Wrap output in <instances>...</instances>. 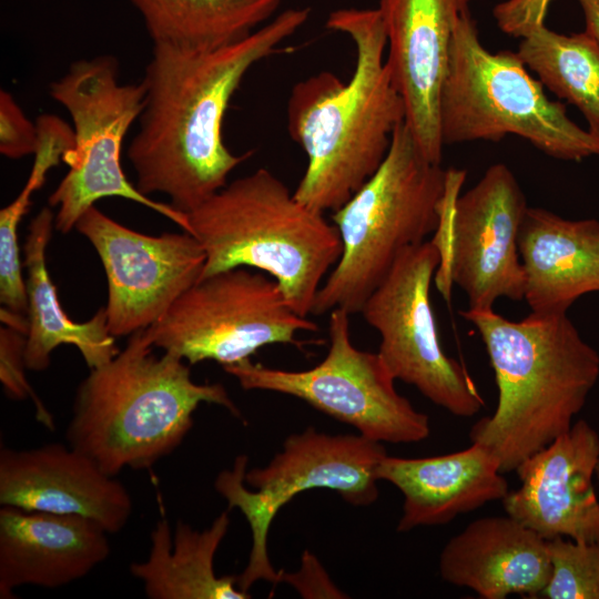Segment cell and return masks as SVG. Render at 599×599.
I'll list each match as a JSON object with an SVG mask.
<instances>
[{
	"instance_id": "6da1fadb",
	"label": "cell",
	"mask_w": 599,
	"mask_h": 599,
	"mask_svg": "<svg viewBox=\"0 0 599 599\" xmlns=\"http://www.w3.org/2000/svg\"><path fill=\"white\" fill-rule=\"evenodd\" d=\"M309 14V8L284 10L247 37L215 48L153 44L139 130L128 149L142 194H165L187 214L227 184L251 154H234L223 141L230 101L246 73Z\"/></svg>"
},
{
	"instance_id": "7a4b0ae2",
	"label": "cell",
	"mask_w": 599,
	"mask_h": 599,
	"mask_svg": "<svg viewBox=\"0 0 599 599\" xmlns=\"http://www.w3.org/2000/svg\"><path fill=\"white\" fill-rule=\"evenodd\" d=\"M325 24L353 41V74L347 82L328 71L311 75L292 88L286 108L291 139L307 159L293 193L321 213L338 210L376 172L406 116L379 9H337Z\"/></svg>"
},
{
	"instance_id": "3957f363",
	"label": "cell",
	"mask_w": 599,
	"mask_h": 599,
	"mask_svg": "<svg viewBox=\"0 0 599 599\" xmlns=\"http://www.w3.org/2000/svg\"><path fill=\"white\" fill-rule=\"evenodd\" d=\"M459 314L479 333L498 389L493 415L476 422L471 443L488 447L502 473L569 430L599 378V354L566 314L510 321L490 309Z\"/></svg>"
},
{
	"instance_id": "277c9868",
	"label": "cell",
	"mask_w": 599,
	"mask_h": 599,
	"mask_svg": "<svg viewBox=\"0 0 599 599\" xmlns=\"http://www.w3.org/2000/svg\"><path fill=\"white\" fill-rule=\"evenodd\" d=\"M154 346L145 328L79 384L65 432L68 445L115 476L149 469L171 454L193 426L201 403L241 413L222 384H199L184 359Z\"/></svg>"
},
{
	"instance_id": "5b68a950",
	"label": "cell",
	"mask_w": 599,
	"mask_h": 599,
	"mask_svg": "<svg viewBox=\"0 0 599 599\" xmlns=\"http://www.w3.org/2000/svg\"><path fill=\"white\" fill-rule=\"evenodd\" d=\"M187 220L206 256L200 278L241 266L264 272L304 317L342 254L334 223L264 167L227 183Z\"/></svg>"
},
{
	"instance_id": "8992f818",
	"label": "cell",
	"mask_w": 599,
	"mask_h": 599,
	"mask_svg": "<svg viewBox=\"0 0 599 599\" xmlns=\"http://www.w3.org/2000/svg\"><path fill=\"white\" fill-rule=\"evenodd\" d=\"M446 170L419 150L407 124L394 131L376 172L332 214L342 254L318 290L312 314L359 313L407 247L435 232Z\"/></svg>"
},
{
	"instance_id": "52a82bcc",
	"label": "cell",
	"mask_w": 599,
	"mask_h": 599,
	"mask_svg": "<svg viewBox=\"0 0 599 599\" xmlns=\"http://www.w3.org/2000/svg\"><path fill=\"white\" fill-rule=\"evenodd\" d=\"M438 118L444 145L497 142L514 134L555 159L599 156V138L577 125L565 104L546 95L517 52L493 53L483 45L470 10L453 34Z\"/></svg>"
},
{
	"instance_id": "ba28073f",
	"label": "cell",
	"mask_w": 599,
	"mask_h": 599,
	"mask_svg": "<svg viewBox=\"0 0 599 599\" xmlns=\"http://www.w3.org/2000/svg\"><path fill=\"white\" fill-rule=\"evenodd\" d=\"M49 94L68 111L74 134V145L63 156L69 171L48 200L58 209L54 229L69 233L95 202L116 196L144 205L190 233L187 214L142 194L122 169L125 135L144 106L142 80L120 82L118 60L98 55L72 62L50 83Z\"/></svg>"
},
{
	"instance_id": "9c48e42d",
	"label": "cell",
	"mask_w": 599,
	"mask_h": 599,
	"mask_svg": "<svg viewBox=\"0 0 599 599\" xmlns=\"http://www.w3.org/2000/svg\"><path fill=\"white\" fill-rule=\"evenodd\" d=\"M385 456L383 443L361 434L329 435L313 426L290 435L265 467L247 470V456L238 455L214 483L229 508L244 515L252 534L248 562L236 576L238 588L248 592L258 580L281 582V571L268 557L267 536L283 506L311 489H329L353 506H369L379 495L377 469Z\"/></svg>"
},
{
	"instance_id": "30bf717a",
	"label": "cell",
	"mask_w": 599,
	"mask_h": 599,
	"mask_svg": "<svg viewBox=\"0 0 599 599\" xmlns=\"http://www.w3.org/2000/svg\"><path fill=\"white\" fill-rule=\"evenodd\" d=\"M317 329L288 305L273 277L241 266L200 278L145 332L154 348L189 364L225 366L267 345H297V333Z\"/></svg>"
},
{
	"instance_id": "8fae6325",
	"label": "cell",
	"mask_w": 599,
	"mask_h": 599,
	"mask_svg": "<svg viewBox=\"0 0 599 599\" xmlns=\"http://www.w3.org/2000/svg\"><path fill=\"white\" fill-rule=\"evenodd\" d=\"M329 348L316 366L285 370L254 364L250 358L223 366L246 390H268L304 400L379 443L414 444L430 434L429 418L395 388L378 353L354 346L349 313L329 312Z\"/></svg>"
},
{
	"instance_id": "7c38bea8",
	"label": "cell",
	"mask_w": 599,
	"mask_h": 599,
	"mask_svg": "<svg viewBox=\"0 0 599 599\" xmlns=\"http://www.w3.org/2000/svg\"><path fill=\"white\" fill-rule=\"evenodd\" d=\"M440 264L432 241L407 247L359 313L380 335L378 354L395 377L457 417H473L485 402L459 362L439 341L430 284Z\"/></svg>"
},
{
	"instance_id": "4fadbf2b",
	"label": "cell",
	"mask_w": 599,
	"mask_h": 599,
	"mask_svg": "<svg viewBox=\"0 0 599 599\" xmlns=\"http://www.w3.org/2000/svg\"><path fill=\"white\" fill-rule=\"evenodd\" d=\"M97 251L108 281V327L114 337L150 327L202 275L205 252L195 236L136 232L95 205L74 227Z\"/></svg>"
},
{
	"instance_id": "5bb4252c",
	"label": "cell",
	"mask_w": 599,
	"mask_h": 599,
	"mask_svg": "<svg viewBox=\"0 0 599 599\" xmlns=\"http://www.w3.org/2000/svg\"><path fill=\"white\" fill-rule=\"evenodd\" d=\"M527 209L516 176L502 163L490 165L458 195L448 253L435 278L447 300L453 283L473 309H490L500 297L524 300L526 274L518 235Z\"/></svg>"
},
{
	"instance_id": "9a60e30c",
	"label": "cell",
	"mask_w": 599,
	"mask_h": 599,
	"mask_svg": "<svg viewBox=\"0 0 599 599\" xmlns=\"http://www.w3.org/2000/svg\"><path fill=\"white\" fill-rule=\"evenodd\" d=\"M599 433L579 419L515 470L520 486L502 498L504 509L546 540H599V500L593 486Z\"/></svg>"
},
{
	"instance_id": "2e32d148",
	"label": "cell",
	"mask_w": 599,
	"mask_h": 599,
	"mask_svg": "<svg viewBox=\"0 0 599 599\" xmlns=\"http://www.w3.org/2000/svg\"><path fill=\"white\" fill-rule=\"evenodd\" d=\"M473 0H380L386 62L406 109L405 123L419 150L440 164L438 103L453 34Z\"/></svg>"
},
{
	"instance_id": "e0dca14e",
	"label": "cell",
	"mask_w": 599,
	"mask_h": 599,
	"mask_svg": "<svg viewBox=\"0 0 599 599\" xmlns=\"http://www.w3.org/2000/svg\"><path fill=\"white\" fill-rule=\"evenodd\" d=\"M0 505L91 519L109 534L131 517L126 487L71 446L0 451Z\"/></svg>"
},
{
	"instance_id": "ac0fdd59",
	"label": "cell",
	"mask_w": 599,
	"mask_h": 599,
	"mask_svg": "<svg viewBox=\"0 0 599 599\" xmlns=\"http://www.w3.org/2000/svg\"><path fill=\"white\" fill-rule=\"evenodd\" d=\"M108 531L73 515L0 508V598L31 585L59 588L85 577L110 555Z\"/></svg>"
},
{
	"instance_id": "d6986e66",
	"label": "cell",
	"mask_w": 599,
	"mask_h": 599,
	"mask_svg": "<svg viewBox=\"0 0 599 599\" xmlns=\"http://www.w3.org/2000/svg\"><path fill=\"white\" fill-rule=\"evenodd\" d=\"M495 454L479 443L463 450L424 458L385 456L378 480L394 485L403 495L398 532L441 526L457 516L502 500L508 483Z\"/></svg>"
},
{
	"instance_id": "ffe728a7",
	"label": "cell",
	"mask_w": 599,
	"mask_h": 599,
	"mask_svg": "<svg viewBox=\"0 0 599 599\" xmlns=\"http://www.w3.org/2000/svg\"><path fill=\"white\" fill-rule=\"evenodd\" d=\"M439 573L484 599L540 597L551 575L547 540L507 514L483 517L447 541Z\"/></svg>"
},
{
	"instance_id": "44dd1931",
	"label": "cell",
	"mask_w": 599,
	"mask_h": 599,
	"mask_svg": "<svg viewBox=\"0 0 599 599\" xmlns=\"http://www.w3.org/2000/svg\"><path fill=\"white\" fill-rule=\"evenodd\" d=\"M518 251L532 313L566 314L581 295L599 292V221L528 206Z\"/></svg>"
},
{
	"instance_id": "7402d4cb",
	"label": "cell",
	"mask_w": 599,
	"mask_h": 599,
	"mask_svg": "<svg viewBox=\"0 0 599 599\" xmlns=\"http://www.w3.org/2000/svg\"><path fill=\"white\" fill-rule=\"evenodd\" d=\"M54 215L49 207H43L33 217L23 247L28 298L26 365L33 372L45 370L53 349L72 345L79 349L88 367L94 368L119 353L115 337L109 331L105 307L82 323L72 321L63 311L45 264Z\"/></svg>"
},
{
	"instance_id": "603a6c76",
	"label": "cell",
	"mask_w": 599,
	"mask_h": 599,
	"mask_svg": "<svg viewBox=\"0 0 599 599\" xmlns=\"http://www.w3.org/2000/svg\"><path fill=\"white\" fill-rule=\"evenodd\" d=\"M229 526L224 511L203 531L179 521L172 535L163 518L151 532L148 559L132 564L130 571L150 599H248L236 576L219 577L214 571V556Z\"/></svg>"
},
{
	"instance_id": "cb8c5ba5",
	"label": "cell",
	"mask_w": 599,
	"mask_h": 599,
	"mask_svg": "<svg viewBox=\"0 0 599 599\" xmlns=\"http://www.w3.org/2000/svg\"><path fill=\"white\" fill-rule=\"evenodd\" d=\"M153 44L215 48L238 41L271 20L281 0H128Z\"/></svg>"
},
{
	"instance_id": "d4e9b609",
	"label": "cell",
	"mask_w": 599,
	"mask_h": 599,
	"mask_svg": "<svg viewBox=\"0 0 599 599\" xmlns=\"http://www.w3.org/2000/svg\"><path fill=\"white\" fill-rule=\"evenodd\" d=\"M517 54L542 85L578 108L599 138V43L586 31L565 35L545 23L528 29Z\"/></svg>"
},
{
	"instance_id": "484cf974",
	"label": "cell",
	"mask_w": 599,
	"mask_h": 599,
	"mask_svg": "<svg viewBox=\"0 0 599 599\" xmlns=\"http://www.w3.org/2000/svg\"><path fill=\"white\" fill-rule=\"evenodd\" d=\"M547 551L551 575L540 597L599 599V540L556 537L547 540Z\"/></svg>"
},
{
	"instance_id": "4316f807",
	"label": "cell",
	"mask_w": 599,
	"mask_h": 599,
	"mask_svg": "<svg viewBox=\"0 0 599 599\" xmlns=\"http://www.w3.org/2000/svg\"><path fill=\"white\" fill-rule=\"evenodd\" d=\"M26 334L10 326L0 329V380L6 393L13 399H33L37 418L45 427L54 429L52 415L34 394L24 374Z\"/></svg>"
},
{
	"instance_id": "83f0119b",
	"label": "cell",
	"mask_w": 599,
	"mask_h": 599,
	"mask_svg": "<svg viewBox=\"0 0 599 599\" xmlns=\"http://www.w3.org/2000/svg\"><path fill=\"white\" fill-rule=\"evenodd\" d=\"M39 144L37 122H31L14 97L0 91V153L9 159L34 154Z\"/></svg>"
},
{
	"instance_id": "f1b7e54d",
	"label": "cell",
	"mask_w": 599,
	"mask_h": 599,
	"mask_svg": "<svg viewBox=\"0 0 599 599\" xmlns=\"http://www.w3.org/2000/svg\"><path fill=\"white\" fill-rule=\"evenodd\" d=\"M281 581L291 585L303 598H346L329 578L319 560L311 551L302 556L301 568L296 572L281 571Z\"/></svg>"
},
{
	"instance_id": "f546056e",
	"label": "cell",
	"mask_w": 599,
	"mask_h": 599,
	"mask_svg": "<svg viewBox=\"0 0 599 599\" xmlns=\"http://www.w3.org/2000/svg\"><path fill=\"white\" fill-rule=\"evenodd\" d=\"M552 0H506L495 6L493 16L506 34L520 38L528 29L545 23Z\"/></svg>"
},
{
	"instance_id": "4dcf8cb0",
	"label": "cell",
	"mask_w": 599,
	"mask_h": 599,
	"mask_svg": "<svg viewBox=\"0 0 599 599\" xmlns=\"http://www.w3.org/2000/svg\"><path fill=\"white\" fill-rule=\"evenodd\" d=\"M585 17V31L599 43V0H577Z\"/></svg>"
},
{
	"instance_id": "1f68e13d",
	"label": "cell",
	"mask_w": 599,
	"mask_h": 599,
	"mask_svg": "<svg viewBox=\"0 0 599 599\" xmlns=\"http://www.w3.org/2000/svg\"><path fill=\"white\" fill-rule=\"evenodd\" d=\"M596 478L599 481V459H598V464H597V468H596Z\"/></svg>"
}]
</instances>
